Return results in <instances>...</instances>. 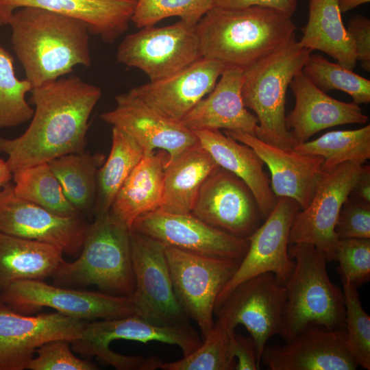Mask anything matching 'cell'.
I'll use <instances>...</instances> for the list:
<instances>
[{
  "label": "cell",
  "instance_id": "obj_1",
  "mask_svg": "<svg viewBox=\"0 0 370 370\" xmlns=\"http://www.w3.org/2000/svg\"><path fill=\"white\" fill-rule=\"evenodd\" d=\"M30 124L14 138L0 136V152L12 173L85 150L89 119L101 97L99 87L69 75L33 88Z\"/></svg>",
  "mask_w": 370,
  "mask_h": 370
},
{
  "label": "cell",
  "instance_id": "obj_2",
  "mask_svg": "<svg viewBox=\"0 0 370 370\" xmlns=\"http://www.w3.org/2000/svg\"><path fill=\"white\" fill-rule=\"evenodd\" d=\"M8 25L11 43L33 88L89 67V32L82 21L37 7L14 12Z\"/></svg>",
  "mask_w": 370,
  "mask_h": 370
},
{
  "label": "cell",
  "instance_id": "obj_3",
  "mask_svg": "<svg viewBox=\"0 0 370 370\" xmlns=\"http://www.w3.org/2000/svg\"><path fill=\"white\" fill-rule=\"evenodd\" d=\"M201 57L244 71L295 37L291 16L274 9L212 7L195 26Z\"/></svg>",
  "mask_w": 370,
  "mask_h": 370
},
{
  "label": "cell",
  "instance_id": "obj_4",
  "mask_svg": "<svg viewBox=\"0 0 370 370\" xmlns=\"http://www.w3.org/2000/svg\"><path fill=\"white\" fill-rule=\"evenodd\" d=\"M289 245L294 268L284 284L286 300L279 335L287 342L314 325L345 329L343 291L331 282L325 256L311 244Z\"/></svg>",
  "mask_w": 370,
  "mask_h": 370
},
{
  "label": "cell",
  "instance_id": "obj_5",
  "mask_svg": "<svg viewBox=\"0 0 370 370\" xmlns=\"http://www.w3.org/2000/svg\"><path fill=\"white\" fill-rule=\"evenodd\" d=\"M130 231L109 212L95 215L79 258L61 261L51 276L54 284L71 288L95 285L108 294L132 296L135 284Z\"/></svg>",
  "mask_w": 370,
  "mask_h": 370
},
{
  "label": "cell",
  "instance_id": "obj_6",
  "mask_svg": "<svg viewBox=\"0 0 370 370\" xmlns=\"http://www.w3.org/2000/svg\"><path fill=\"white\" fill-rule=\"evenodd\" d=\"M311 52L294 37L244 71L241 95L245 106L256 114L255 136L260 140L288 150L295 146L286 125V94Z\"/></svg>",
  "mask_w": 370,
  "mask_h": 370
},
{
  "label": "cell",
  "instance_id": "obj_7",
  "mask_svg": "<svg viewBox=\"0 0 370 370\" xmlns=\"http://www.w3.org/2000/svg\"><path fill=\"white\" fill-rule=\"evenodd\" d=\"M127 340L147 343L158 341L178 346L183 356L195 351L202 343L201 336L189 324L169 326L151 323L137 315L86 323L79 338L73 341L71 349L83 357H97L119 370H153L162 361L158 356L145 358L125 356L110 349L111 342Z\"/></svg>",
  "mask_w": 370,
  "mask_h": 370
},
{
  "label": "cell",
  "instance_id": "obj_8",
  "mask_svg": "<svg viewBox=\"0 0 370 370\" xmlns=\"http://www.w3.org/2000/svg\"><path fill=\"white\" fill-rule=\"evenodd\" d=\"M166 255L177 301L188 318L197 324L203 340L214 326L217 298L241 260L166 246Z\"/></svg>",
  "mask_w": 370,
  "mask_h": 370
},
{
  "label": "cell",
  "instance_id": "obj_9",
  "mask_svg": "<svg viewBox=\"0 0 370 370\" xmlns=\"http://www.w3.org/2000/svg\"><path fill=\"white\" fill-rule=\"evenodd\" d=\"M0 301L21 314L49 307L82 320L138 315L132 296L62 287L38 280L13 282L0 291Z\"/></svg>",
  "mask_w": 370,
  "mask_h": 370
},
{
  "label": "cell",
  "instance_id": "obj_10",
  "mask_svg": "<svg viewBox=\"0 0 370 370\" xmlns=\"http://www.w3.org/2000/svg\"><path fill=\"white\" fill-rule=\"evenodd\" d=\"M130 246L138 315L157 325H189L174 292L166 246L132 230Z\"/></svg>",
  "mask_w": 370,
  "mask_h": 370
},
{
  "label": "cell",
  "instance_id": "obj_11",
  "mask_svg": "<svg viewBox=\"0 0 370 370\" xmlns=\"http://www.w3.org/2000/svg\"><path fill=\"white\" fill-rule=\"evenodd\" d=\"M285 300L284 284L272 273H264L235 286L215 307L214 314L229 331L245 327L260 362L267 341L280 334Z\"/></svg>",
  "mask_w": 370,
  "mask_h": 370
},
{
  "label": "cell",
  "instance_id": "obj_12",
  "mask_svg": "<svg viewBox=\"0 0 370 370\" xmlns=\"http://www.w3.org/2000/svg\"><path fill=\"white\" fill-rule=\"evenodd\" d=\"M195 26L180 20L140 28L123 38L116 60L142 71L150 81L166 77L201 57Z\"/></svg>",
  "mask_w": 370,
  "mask_h": 370
},
{
  "label": "cell",
  "instance_id": "obj_13",
  "mask_svg": "<svg viewBox=\"0 0 370 370\" xmlns=\"http://www.w3.org/2000/svg\"><path fill=\"white\" fill-rule=\"evenodd\" d=\"M362 165L360 162L349 161L323 172L310 203L294 217L289 245L311 244L323 253L328 261L335 260L339 241L334 231L335 225Z\"/></svg>",
  "mask_w": 370,
  "mask_h": 370
},
{
  "label": "cell",
  "instance_id": "obj_14",
  "mask_svg": "<svg viewBox=\"0 0 370 370\" xmlns=\"http://www.w3.org/2000/svg\"><path fill=\"white\" fill-rule=\"evenodd\" d=\"M299 204L278 197L274 209L248 238L249 247L240 264L220 293L215 307L242 282L264 273H272L282 284L290 278L294 260L288 254L290 230Z\"/></svg>",
  "mask_w": 370,
  "mask_h": 370
},
{
  "label": "cell",
  "instance_id": "obj_15",
  "mask_svg": "<svg viewBox=\"0 0 370 370\" xmlns=\"http://www.w3.org/2000/svg\"><path fill=\"white\" fill-rule=\"evenodd\" d=\"M89 224L81 216L62 217L18 197L8 182L0 189V232L81 251Z\"/></svg>",
  "mask_w": 370,
  "mask_h": 370
},
{
  "label": "cell",
  "instance_id": "obj_16",
  "mask_svg": "<svg viewBox=\"0 0 370 370\" xmlns=\"http://www.w3.org/2000/svg\"><path fill=\"white\" fill-rule=\"evenodd\" d=\"M132 230L166 247L213 257L242 260L248 238H240L212 227L190 213H171L159 209L138 217Z\"/></svg>",
  "mask_w": 370,
  "mask_h": 370
},
{
  "label": "cell",
  "instance_id": "obj_17",
  "mask_svg": "<svg viewBox=\"0 0 370 370\" xmlns=\"http://www.w3.org/2000/svg\"><path fill=\"white\" fill-rule=\"evenodd\" d=\"M85 323L58 312L24 315L0 301V370L27 369L39 347L54 340L77 339Z\"/></svg>",
  "mask_w": 370,
  "mask_h": 370
},
{
  "label": "cell",
  "instance_id": "obj_18",
  "mask_svg": "<svg viewBox=\"0 0 370 370\" xmlns=\"http://www.w3.org/2000/svg\"><path fill=\"white\" fill-rule=\"evenodd\" d=\"M191 213L208 225L240 238H248L262 220L249 186L220 166L204 182Z\"/></svg>",
  "mask_w": 370,
  "mask_h": 370
},
{
  "label": "cell",
  "instance_id": "obj_19",
  "mask_svg": "<svg viewBox=\"0 0 370 370\" xmlns=\"http://www.w3.org/2000/svg\"><path fill=\"white\" fill-rule=\"evenodd\" d=\"M115 101L112 110L101 114V119L131 136L145 154L163 150L169 162L199 143L193 131L164 118L132 92L116 95Z\"/></svg>",
  "mask_w": 370,
  "mask_h": 370
},
{
  "label": "cell",
  "instance_id": "obj_20",
  "mask_svg": "<svg viewBox=\"0 0 370 370\" xmlns=\"http://www.w3.org/2000/svg\"><path fill=\"white\" fill-rule=\"evenodd\" d=\"M225 65L201 57L178 71L130 91L164 118L180 123L217 84Z\"/></svg>",
  "mask_w": 370,
  "mask_h": 370
},
{
  "label": "cell",
  "instance_id": "obj_21",
  "mask_svg": "<svg viewBox=\"0 0 370 370\" xmlns=\"http://www.w3.org/2000/svg\"><path fill=\"white\" fill-rule=\"evenodd\" d=\"M270 370H354L345 329L310 326L283 345H266L260 362Z\"/></svg>",
  "mask_w": 370,
  "mask_h": 370
},
{
  "label": "cell",
  "instance_id": "obj_22",
  "mask_svg": "<svg viewBox=\"0 0 370 370\" xmlns=\"http://www.w3.org/2000/svg\"><path fill=\"white\" fill-rule=\"evenodd\" d=\"M224 133L249 146L268 166L271 188L277 197L292 198L301 209L309 205L323 173L322 157L272 145L244 132L224 130Z\"/></svg>",
  "mask_w": 370,
  "mask_h": 370
},
{
  "label": "cell",
  "instance_id": "obj_23",
  "mask_svg": "<svg viewBox=\"0 0 370 370\" xmlns=\"http://www.w3.org/2000/svg\"><path fill=\"white\" fill-rule=\"evenodd\" d=\"M289 86L295 102L293 110L286 116V125L293 134L295 146L323 130L346 124H365L369 120L359 105L331 97L301 71L293 77Z\"/></svg>",
  "mask_w": 370,
  "mask_h": 370
},
{
  "label": "cell",
  "instance_id": "obj_24",
  "mask_svg": "<svg viewBox=\"0 0 370 370\" xmlns=\"http://www.w3.org/2000/svg\"><path fill=\"white\" fill-rule=\"evenodd\" d=\"M136 0H0V25L15 10L37 7L83 22L90 34L105 42L116 41L128 29Z\"/></svg>",
  "mask_w": 370,
  "mask_h": 370
},
{
  "label": "cell",
  "instance_id": "obj_25",
  "mask_svg": "<svg viewBox=\"0 0 370 370\" xmlns=\"http://www.w3.org/2000/svg\"><path fill=\"white\" fill-rule=\"evenodd\" d=\"M244 70L225 66L219 81L180 122L192 131L221 130L255 135L256 116L245 106L241 95Z\"/></svg>",
  "mask_w": 370,
  "mask_h": 370
},
{
  "label": "cell",
  "instance_id": "obj_26",
  "mask_svg": "<svg viewBox=\"0 0 370 370\" xmlns=\"http://www.w3.org/2000/svg\"><path fill=\"white\" fill-rule=\"evenodd\" d=\"M199 144L217 164L241 178L253 193L264 221L273 211L277 197L264 171V162L249 146L220 130L194 131Z\"/></svg>",
  "mask_w": 370,
  "mask_h": 370
},
{
  "label": "cell",
  "instance_id": "obj_27",
  "mask_svg": "<svg viewBox=\"0 0 370 370\" xmlns=\"http://www.w3.org/2000/svg\"><path fill=\"white\" fill-rule=\"evenodd\" d=\"M169 160L163 150L145 154L119 189L110 214L131 230L140 216L159 208L162 195L164 171Z\"/></svg>",
  "mask_w": 370,
  "mask_h": 370
},
{
  "label": "cell",
  "instance_id": "obj_28",
  "mask_svg": "<svg viewBox=\"0 0 370 370\" xmlns=\"http://www.w3.org/2000/svg\"><path fill=\"white\" fill-rule=\"evenodd\" d=\"M219 166L199 143L166 162L159 210L190 213L208 176Z\"/></svg>",
  "mask_w": 370,
  "mask_h": 370
},
{
  "label": "cell",
  "instance_id": "obj_29",
  "mask_svg": "<svg viewBox=\"0 0 370 370\" xmlns=\"http://www.w3.org/2000/svg\"><path fill=\"white\" fill-rule=\"evenodd\" d=\"M338 0H310L306 25L301 29L299 45L321 51L342 66L353 70L356 65L355 46L341 18Z\"/></svg>",
  "mask_w": 370,
  "mask_h": 370
},
{
  "label": "cell",
  "instance_id": "obj_30",
  "mask_svg": "<svg viewBox=\"0 0 370 370\" xmlns=\"http://www.w3.org/2000/svg\"><path fill=\"white\" fill-rule=\"evenodd\" d=\"M63 254L53 245L0 232V291L17 281L51 277Z\"/></svg>",
  "mask_w": 370,
  "mask_h": 370
},
{
  "label": "cell",
  "instance_id": "obj_31",
  "mask_svg": "<svg viewBox=\"0 0 370 370\" xmlns=\"http://www.w3.org/2000/svg\"><path fill=\"white\" fill-rule=\"evenodd\" d=\"M104 161L103 155L84 151L66 154L47 162L66 197L80 214L94 208L97 173Z\"/></svg>",
  "mask_w": 370,
  "mask_h": 370
},
{
  "label": "cell",
  "instance_id": "obj_32",
  "mask_svg": "<svg viewBox=\"0 0 370 370\" xmlns=\"http://www.w3.org/2000/svg\"><path fill=\"white\" fill-rule=\"evenodd\" d=\"M144 156L143 149L131 136L112 127L110 154L97 173L95 215L110 211L121 186Z\"/></svg>",
  "mask_w": 370,
  "mask_h": 370
},
{
  "label": "cell",
  "instance_id": "obj_33",
  "mask_svg": "<svg viewBox=\"0 0 370 370\" xmlns=\"http://www.w3.org/2000/svg\"><path fill=\"white\" fill-rule=\"evenodd\" d=\"M293 149L299 153L322 157L323 172L345 162L364 164L370 158V125L353 130L329 132Z\"/></svg>",
  "mask_w": 370,
  "mask_h": 370
},
{
  "label": "cell",
  "instance_id": "obj_34",
  "mask_svg": "<svg viewBox=\"0 0 370 370\" xmlns=\"http://www.w3.org/2000/svg\"><path fill=\"white\" fill-rule=\"evenodd\" d=\"M14 190L22 199L62 217L81 215L66 197L47 162L12 173Z\"/></svg>",
  "mask_w": 370,
  "mask_h": 370
},
{
  "label": "cell",
  "instance_id": "obj_35",
  "mask_svg": "<svg viewBox=\"0 0 370 370\" xmlns=\"http://www.w3.org/2000/svg\"><path fill=\"white\" fill-rule=\"evenodd\" d=\"M301 71L323 91L338 90L348 94L353 103L370 102V80L341 64L332 62L320 54H310Z\"/></svg>",
  "mask_w": 370,
  "mask_h": 370
},
{
  "label": "cell",
  "instance_id": "obj_36",
  "mask_svg": "<svg viewBox=\"0 0 370 370\" xmlns=\"http://www.w3.org/2000/svg\"><path fill=\"white\" fill-rule=\"evenodd\" d=\"M219 321L216 320L201 344L193 352L177 361L162 362L163 370H233L236 359L230 350L231 336Z\"/></svg>",
  "mask_w": 370,
  "mask_h": 370
},
{
  "label": "cell",
  "instance_id": "obj_37",
  "mask_svg": "<svg viewBox=\"0 0 370 370\" xmlns=\"http://www.w3.org/2000/svg\"><path fill=\"white\" fill-rule=\"evenodd\" d=\"M32 89L26 79H19L11 54L0 47V129L20 125L31 120L34 108L25 99Z\"/></svg>",
  "mask_w": 370,
  "mask_h": 370
},
{
  "label": "cell",
  "instance_id": "obj_38",
  "mask_svg": "<svg viewBox=\"0 0 370 370\" xmlns=\"http://www.w3.org/2000/svg\"><path fill=\"white\" fill-rule=\"evenodd\" d=\"M347 349L358 366L370 369V317L363 309L357 287L343 282Z\"/></svg>",
  "mask_w": 370,
  "mask_h": 370
},
{
  "label": "cell",
  "instance_id": "obj_39",
  "mask_svg": "<svg viewBox=\"0 0 370 370\" xmlns=\"http://www.w3.org/2000/svg\"><path fill=\"white\" fill-rule=\"evenodd\" d=\"M214 0H136L131 21L137 28L153 26L169 17L177 16L195 26L214 6Z\"/></svg>",
  "mask_w": 370,
  "mask_h": 370
},
{
  "label": "cell",
  "instance_id": "obj_40",
  "mask_svg": "<svg viewBox=\"0 0 370 370\" xmlns=\"http://www.w3.org/2000/svg\"><path fill=\"white\" fill-rule=\"evenodd\" d=\"M335 260L342 282L355 286L369 281L370 278V238H346L338 241Z\"/></svg>",
  "mask_w": 370,
  "mask_h": 370
},
{
  "label": "cell",
  "instance_id": "obj_41",
  "mask_svg": "<svg viewBox=\"0 0 370 370\" xmlns=\"http://www.w3.org/2000/svg\"><path fill=\"white\" fill-rule=\"evenodd\" d=\"M70 342L58 339L47 342L36 349L37 356L29 361L30 370H95L97 366L88 360L76 357Z\"/></svg>",
  "mask_w": 370,
  "mask_h": 370
},
{
  "label": "cell",
  "instance_id": "obj_42",
  "mask_svg": "<svg viewBox=\"0 0 370 370\" xmlns=\"http://www.w3.org/2000/svg\"><path fill=\"white\" fill-rule=\"evenodd\" d=\"M334 231L339 240L370 238V203L350 193L340 210Z\"/></svg>",
  "mask_w": 370,
  "mask_h": 370
},
{
  "label": "cell",
  "instance_id": "obj_43",
  "mask_svg": "<svg viewBox=\"0 0 370 370\" xmlns=\"http://www.w3.org/2000/svg\"><path fill=\"white\" fill-rule=\"evenodd\" d=\"M347 30L352 38L357 61L366 71H370V20L361 15L352 17Z\"/></svg>",
  "mask_w": 370,
  "mask_h": 370
},
{
  "label": "cell",
  "instance_id": "obj_44",
  "mask_svg": "<svg viewBox=\"0 0 370 370\" xmlns=\"http://www.w3.org/2000/svg\"><path fill=\"white\" fill-rule=\"evenodd\" d=\"M230 350L236 359L234 370H257L260 369L255 343L251 337H245L232 333L230 340Z\"/></svg>",
  "mask_w": 370,
  "mask_h": 370
},
{
  "label": "cell",
  "instance_id": "obj_45",
  "mask_svg": "<svg viewBox=\"0 0 370 370\" xmlns=\"http://www.w3.org/2000/svg\"><path fill=\"white\" fill-rule=\"evenodd\" d=\"M297 2L298 0H214V6L223 8L260 6L280 11L292 17L297 10Z\"/></svg>",
  "mask_w": 370,
  "mask_h": 370
},
{
  "label": "cell",
  "instance_id": "obj_46",
  "mask_svg": "<svg viewBox=\"0 0 370 370\" xmlns=\"http://www.w3.org/2000/svg\"><path fill=\"white\" fill-rule=\"evenodd\" d=\"M351 194L370 203V166L362 164Z\"/></svg>",
  "mask_w": 370,
  "mask_h": 370
},
{
  "label": "cell",
  "instance_id": "obj_47",
  "mask_svg": "<svg viewBox=\"0 0 370 370\" xmlns=\"http://www.w3.org/2000/svg\"><path fill=\"white\" fill-rule=\"evenodd\" d=\"M338 6L341 13L347 12L357 6L369 3L370 0H338Z\"/></svg>",
  "mask_w": 370,
  "mask_h": 370
},
{
  "label": "cell",
  "instance_id": "obj_48",
  "mask_svg": "<svg viewBox=\"0 0 370 370\" xmlns=\"http://www.w3.org/2000/svg\"><path fill=\"white\" fill-rule=\"evenodd\" d=\"M12 178V173L8 165L3 159L0 158V189L6 184L10 182Z\"/></svg>",
  "mask_w": 370,
  "mask_h": 370
}]
</instances>
